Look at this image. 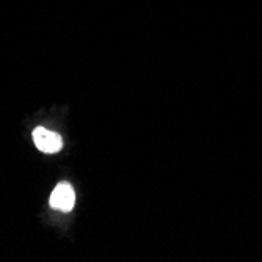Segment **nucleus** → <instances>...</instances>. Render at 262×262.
Masks as SVG:
<instances>
[{
  "label": "nucleus",
  "instance_id": "f257e3e1",
  "mask_svg": "<svg viewBox=\"0 0 262 262\" xmlns=\"http://www.w3.org/2000/svg\"><path fill=\"white\" fill-rule=\"evenodd\" d=\"M33 141L35 146L46 154H55L58 151H61L63 148V138L61 135L47 130L44 127H36L33 130Z\"/></svg>",
  "mask_w": 262,
  "mask_h": 262
},
{
  "label": "nucleus",
  "instance_id": "f03ea898",
  "mask_svg": "<svg viewBox=\"0 0 262 262\" xmlns=\"http://www.w3.org/2000/svg\"><path fill=\"white\" fill-rule=\"evenodd\" d=\"M51 206L61 212H71L76 204V193L68 182H60L51 195Z\"/></svg>",
  "mask_w": 262,
  "mask_h": 262
}]
</instances>
